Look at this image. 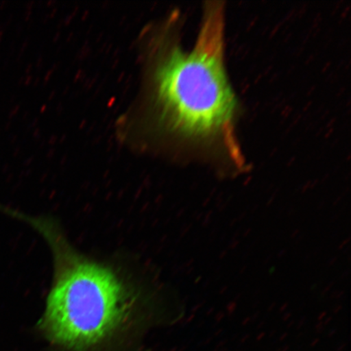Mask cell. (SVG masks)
<instances>
[{
	"instance_id": "obj_1",
	"label": "cell",
	"mask_w": 351,
	"mask_h": 351,
	"mask_svg": "<svg viewBox=\"0 0 351 351\" xmlns=\"http://www.w3.org/2000/svg\"><path fill=\"white\" fill-rule=\"evenodd\" d=\"M225 10L222 2H208L191 49L173 43L161 51L153 70V102L157 124L170 137L202 156L241 165L240 106L226 66Z\"/></svg>"
},
{
	"instance_id": "obj_2",
	"label": "cell",
	"mask_w": 351,
	"mask_h": 351,
	"mask_svg": "<svg viewBox=\"0 0 351 351\" xmlns=\"http://www.w3.org/2000/svg\"><path fill=\"white\" fill-rule=\"evenodd\" d=\"M41 232L55 258V278L39 328L53 343L86 350L111 339L139 306L137 292L112 267L70 247L51 223L16 213Z\"/></svg>"
}]
</instances>
